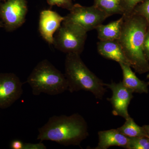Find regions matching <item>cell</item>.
Listing matches in <instances>:
<instances>
[{
    "label": "cell",
    "mask_w": 149,
    "mask_h": 149,
    "mask_svg": "<svg viewBox=\"0 0 149 149\" xmlns=\"http://www.w3.org/2000/svg\"><path fill=\"white\" fill-rule=\"evenodd\" d=\"M123 16L120 38L122 47L131 67L139 74L149 72V63L144 55L143 45L148 23L143 16L132 12Z\"/></svg>",
    "instance_id": "cell-1"
},
{
    "label": "cell",
    "mask_w": 149,
    "mask_h": 149,
    "mask_svg": "<svg viewBox=\"0 0 149 149\" xmlns=\"http://www.w3.org/2000/svg\"><path fill=\"white\" fill-rule=\"evenodd\" d=\"M38 131L37 140L40 142L54 141L65 146H79L89 136L87 122L77 113L54 116Z\"/></svg>",
    "instance_id": "cell-2"
},
{
    "label": "cell",
    "mask_w": 149,
    "mask_h": 149,
    "mask_svg": "<svg viewBox=\"0 0 149 149\" xmlns=\"http://www.w3.org/2000/svg\"><path fill=\"white\" fill-rule=\"evenodd\" d=\"M65 76L70 93L84 91L91 92L96 98L102 100L107 91L102 80L91 71L76 54H67Z\"/></svg>",
    "instance_id": "cell-3"
},
{
    "label": "cell",
    "mask_w": 149,
    "mask_h": 149,
    "mask_svg": "<svg viewBox=\"0 0 149 149\" xmlns=\"http://www.w3.org/2000/svg\"><path fill=\"white\" fill-rule=\"evenodd\" d=\"M26 83L32 88L34 95H39L42 93L56 95L68 89L65 74L46 59L40 61L35 66Z\"/></svg>",
    "instance_id": "cell-4"
},
{
    "label": "cell",
    "mask_w": 149,
    "mask_h": 149,
    "mask_svg": "<svg viewBox=\"0 0 149 149\" xmlns=\"http://www.w3.org/2000/svg\"><path fill=\"white\" fill-rule=\"evenodd\" d=\"M87 32L80 26L63 20L54 37L53 45L63 52L80 54L84 49Z\"/></svg>",
    "instance_id": "cell-5"
},
{
    "label": "cell",
    "mask_w": 149,
    "mask_h": 149,
    "mask_svg": "<svg viewBox=\"0 0 149 149\" xmlns=\"http://www.w3.org/2000/svg\"><path fill=\"white\" fill-rule=\"evenodd\" d=\"M69 11L64 20L77 24L87 32L96 29L109 17L93 5L86 7L75 4Z\"/></svg>",
    "instance_id": "cell-6"
},
{
    "label": "cell",
    "mask_w": 149,
    "mask_h": 149,
    "mask_svg": "<svg viewBox=\"0 0 149 149\" xmlns=\"http://www.w3.org/2000/svg\"><path fill=\"white\" fill-rule=\"evenodd\" d=\"M27 8V0H6L0 4V18L6 31H14L24 24Z\"/></svg>",
    "instance_id": "cell-7"
},
{
    "label": "cell",
    "mask_w": 149,
    "mask_h": 149,
    "mask_svg": "<svg viewBox=\"0 0 149 149\" xmlns=\"http://www.w3.org/2000/svg\"><path fill=\"white\" fill-rule=\"evenodd\" d=\"M22 85L14 73L0 74V108L8 107L20 98L23 93Z\"/></svg>",
    "instance_id": "cell-8"
},
{
    "label": "cell",
    "mask_w": 149,
    "mask_h": 149,
    "mask_svg": "<svg viewBox=\"0 0 149 149\" xmlns=\"http://www.w3.org/2000/svg\"><path fill=\"white\" fill-rule=\"evenodd\" d=\"M107 88H109L112 93L111 98L108 99L112 106V113L115 116H118L127 119L130 116L128 108L131 100L133 98V92L125 87L122 82L118 83L112 82L105 84Z\"/></svg>",
    "instance_id": "cell-9"
},
{
    "label": "cell",
    "mask_w": 149,
    "mask_h": 149,
    "mask_svg": "<svg viewBox=\"0 0 149 149\" xmlns=\"http://www.w3.org/2000/svg\"><path fill=\"white\" fill-rule=\"evenodd\" d=\"M64 17L50 10L41 12L39 20V31L47 42L53 45L54 35L64 20Z\"/></svg>",
    "instance_id": "cell-10"
},
{
    "label": "cell",
    "mask_w": 149,
    "mask_h": 149,
    "mask_svg": "<svg viewBox=\"0 0 149 149\" xmlns=\"http://www.w3.org/2000/svg\"><path fill=\"white\" fill-rule=\"evenodd\" d=\"M97 49L99 54L105 58L130 65L118 40L100 41L97 44Z\"/></svg>",
    "instance_id": "cell-11"
},
{
    "label": "cell",
    "mask_w": 149,
    "mask_h": 149,
    "mask_svg": "<svg viewBox=\"0 0 149 149\" xmlns=\"http://www.w3.org/2000/svg\"><path fill=\"white\" fill-rule=\"evenodd\" d=\"M99 142L95 149H107L111 146L127 148L129 139L120 133L117 129L98 132Z\"/></svg>",
    "instance_id": "cell-12"
},
{
    "label": "cell",
    "mask_w": 149,
    "mask_h": 149,
    "mask_svg": "<svg viewBox=\"0 0 149 149\" xmlns=\"http://www.w3.org/2000/svg\"><path fill=\"white\" fill-rule=\"evenodd\" d=\"M119 64L122 70L123 79L122 82L125 87L131 90L133 93L140 94L148 93L149 83L139 79L129 65L123 63Z\"/></svg>",
    "instance_id": "cell-13"
},
{
    "label": "cell",
    "mask_w": 149,
    "mask_h": 149,
    "mask_svg": "<svg viewBox=\"0 0 149 149\" xmlns=\"http://www.w3.org/2000/svg\"><path fill=\"white\" fill-rule=\"evenodd\" d=\"M123 21L122 16L119 19L106 25L101 24L99 25L96 29L100 41L118 40L121 34Z\"/></svg>",
    "instance_id": "cell-14"
},
{
    "label": "cell",
    "mask_w": 149,
    "mask_h": 149,
    "mask_svg": "<svg viewBox=\"0 0 149 149\" xmlns=\"http://www.w3.org/2000/svg\"><path fill=\"white\" fill-rule=\"evenodd\" d=\"M121 0H94L95 7L109 17L114 14L123 15Z\"/></svg>",
    "instance_id": "cell-15"
},
{
    "label": "cell",
    "mask_w": 149,
    "mask_h": 149,
    "mask_svg": "<svg viewBox=\"0 0 149 149\" xmlns=\"http://www.w3.org/2000/svg\"><path fill=\"white\" fill-rule=\"evenodd\" d=\"M117 129L120 133L128 138L147 137L143 127L137 125L130 116L125 119L124 124Z\"/></svg>",
    "instance_id": "cell-16"
},
{
    "label": "cell",
    "mask_w": 149,
    "mask_h": 149,
    "mask_svg": "<svg viewBox=\"0 0 149 149\" xmlns=\"http://www.w3.org/2000/svg\"><path fill=\"white\" fill-rule=\"evenodd\" d=\"M126 149H149V139L148 137L129 138Z\"/></svg>",
    "instance_id": "cell-17"
},
{
    "label": "cell",
    "mask_w": 149,
    "mask_h": 149,
    "mask_svg": "<svg viewBox=\"0 0 149 149\" xmlns=\"http://www.w3.org/2000/svg\"><path fill=\"white\" fill-rule=\"evenodd\" d=\"M132 12L140 15L145 18L149 29V0H143L135 7Z\"/></svg>",
    "instance_id": "cell-18"
},
{
    "label": "cell",
    "mask_w": 149,
    "mask_h": 149,
    "mask_svg": "<svg viewBox=\"0 0 149 149\" xmlns=\"http://www.w3.org/2000/svg\"><path fill=\"white\" fill-rule=\"evenodd\" d=\"M143 0H121V6L123 10V15H127L132 13L137 5Z\"/></svg>",
    "instance_id": "cell-19"
},
{
    "label": "cell",
    "mask_w": 149,
    "mask_h": 149,
    "mask_svg": "<svg viewBox=\"0 0 149 149\" xmlns=\"http://www.w3.org/2000/svg\"><path fill=\"white\" fill-rule=\"evenodd\" d=\"M48 4L51 6H57L69 11L73 6L72 0H46Z\"/></svg>",
    "instance_id": "cell-20"
},
{
    "label": "cell",
    "mask_w": 149,
    "mask_h": 149,
    "mask_svg": "<svg viewBox=\"0 0 149 149\" xmlns=\"http://www.w3.org/2000/svg\"><path fill=\"white\" fill-rule=\"evenodd\" d=\"M143 51L146 58L149 61V29L147 30L144 39Z\"/></svg>",
    "instance_id": "cell-21"
},
{
    "label": "cell",
    "mask_w": 149,
    "mask_h": 149,
    "mask_svg": "<svg viewBox=\"0 0 149 149\" xmlns=\"http://www.w3.org/2000/svg\"><path fill=\"white\" fill-rule=\"evenodd\" d=\"M47 147L42 142L38 143H25L23 145V149H46Z\"/></svg>",
    "instance_id": "cell-22"
},
{
    "label": "cell",
    "mask_w": 149,
    "mask_h": 149,
    "mask_svg": "<svg viewBox=\"0 0 149 149\" xmlns=\"http://www.w3.org/2000/svg\"><path fill=\"white\" fill-rule=\"evenodd\" d=\"M24 143L19 140H15L11 143V148L13 149H23Z\"/></svg>",
    "instance_id": "cell-23"
},
{
    "label": "cell",
    "mask_w": 149,
    "mask_h": 149,
    "mask_svg": "<svg viewBox=\"0 0 149 149\" xmlns=\"http://www.w3.org/2000/svg\"><path fill=\"white\" fill-rule=\"evenodd\" d=\"M143 127L145 130L147 137L149 139V125H144Z\"/></svg>",
    "instance_id": "cell-24"
},
{
    "label": "cell",
    "mask_w": 149,
    "mask_h": 149,
    "mask_svg": "<svg viewBox=\"0 0 149 149\" xmlns=\"http://www.w3.org/2000/svg\"><path fill=\"white\" fill-rule=\"evenodd\" d=\"M3 26L2 23L0 21V27Z\"/></svg>",
    "instance_id": "cell-25"
},
{
    "label": "cell",
    "mask_w": 149,
    "mask_h": 149,
    "mask_svg": "<svg viewBox=\"0 0 149 149\" xmlns=\"http://www.w3.org/2000/svg\"><path fill=\"white\" fill-rule=\"evenodd\" d=\"M147 78H148V79H149V73H148V75H147Z\"/></svg>",
    "instance_id": "cell-26"
},
{
    "label": "cell",
    "mask_w": 149,
    "mask_h": 149,
    "mask_svg": "<svg viewBox=\"0 0 149 149\" xmlns=\"http://www.w3.org/2000/svg\"><path fill=\"white\" fill-rule=\"evenodd\" d=\"M6 1V0H0V3H1V2L4 1Z\"/></svg>",
    "instance_id": "cell-27"
}]
</instances>
